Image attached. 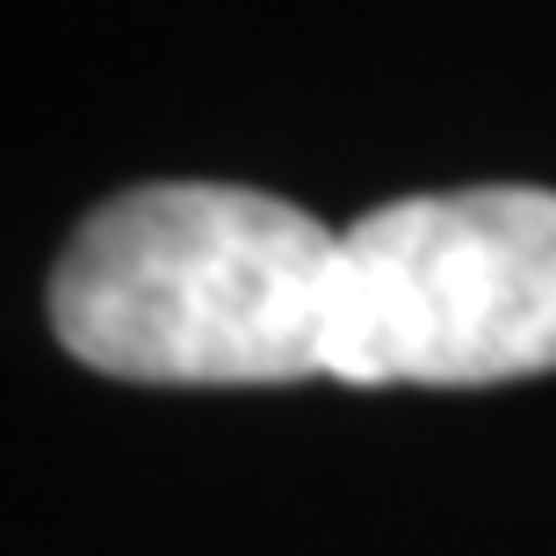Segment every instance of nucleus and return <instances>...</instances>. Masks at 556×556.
<instances>
[{
    "label": "nucleus",
    "instance_id": "1",
    "mask_svg": "<svg viewBox=\"0 0 556 556\" xmlns=\"http://www.w3.org/2000/svg\"><path fill=\"white\" fill-rule=\"evenodd\" d=\"M340 231L225 181H160L102 203L51 268V332L124 383L326 376Z\"/></svg>",
    "mask_w": 556,
    "mask_h": 556
},
{
    "label": "nucleus",
    "instance_id": "2",
    "mask_svg": "<svg viewBox=\"0 0 556 556\" xmlns=\"http://www.w3.org/2000/svg\"><path fill=\"white\" fill-rule=\"evenodd\" d=\"M556 369V188L405 195L340 231L326 376L514 383Z\"/></svg>",
    "mask_w": 556,
    "mask_h": 556
}]
</instances>
